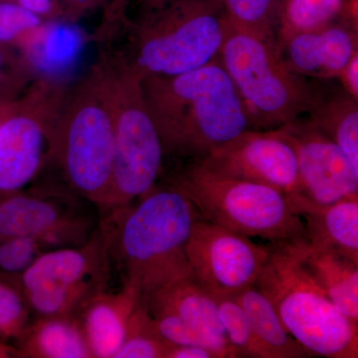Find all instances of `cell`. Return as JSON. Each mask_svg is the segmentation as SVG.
I'll list each match as a JSON object with an SVG mask.
<instances>
[{"mask_svg": "<svg viewBox=\"0 0 358 358\" xmlns=\"http://www.w3.org/2000/svg\"><path fill=\"white\" fill-rule=\"evenodd\" d=\"M214 173L301 195L296 152L282 129H249L195 160Z\"/></svg>", "mask_w": 358, "mask_h": 358, "instance_id": "obj_12", "label": "cell"}, {"mask_svg": "<svg viewBox=\"0 0 358 358\" xmlns=\"http://www.w3.org/2000/svg\"><path fill=\"white\" fill-rule=\"evenodd\" d=\"M305 263L334 305L358 324V263L334 252L313 250L308 243Z\"/></svg>", "mask_w": 358, "mask_h": 358, "instance_id": "obj_22", "label": "cell"}, {"mask_svg": "<svg viewBox=\"0 0 358 358\" xmlns=\"http://www.w3.org/2000/svg\"><path fill=\"white\" fill-rule=\"evenodd\" d=\"M18 338L24 357L93 358L78 317H38Z\"/></svg>", "mask_w": 358, "mask_h": 358, "instance_id": "obj_19", "label": "cell"}, {"mask_svg": "<svg viewBox=\"0 0 358 358\" xmlns=\"http://www.w3.org/2000/svg\"><path fill=\"white\" fill-rule=\"evenodd\" d=\"M280 129L296 152L301 196L319 205L358 197V171L333 141L305 117Z\"/></svg>", "mask_w": 358, "mask_h": 358, "instance_id": "obj_13", "label": "cell"}, {"mask_svg": "<svg viewBox=\"0 0 358 358\" xmlns=\"http://www.w3.org/2000/svg\"><path fill=\"white\" fill-rule=\"evenodd\" d=\"M231 296L243 308L257 338L273 358L312 357L287 331L271 301L254 285Z\"/></svg>", "mask_w": 358, "mask_h": 358, "instance_id": "obj_24", "label": "cell"}, {"mask_svg": "<svg viewBox=\"0 0 358 358\" xmlns=\"http://www.w3.org/2000/svg\"><path fill=\"white\" fill-rule=\"evenodd\" d=\"M171 346L157 333L141 298L129 320L124 343L114 358H166Z\"/></svg>", "mask_w": 358, "mask_h": 358, "instance_id": "obj_25", "label": "cell"}, {"mask_svg": "<svg viewBox=\"0 0 358 358\" xmlns=\"http://www.w3.org/2000/svg\"><path fill=\"white\" fill-rule=\"evenodd\" d=\"M109 247L100 227L86 243L49 250L20 275V292L38 317H78L90 301L106 291Z\"/></svg>", "mask_w": 358, "mask_h": 358, "instance_id": "obj_9", "label": "cell"}, {"mask_svg": "<svg viewBox=\"0 0 358 358\" xmlns=\"http://www.w3.org/2000/svg\"><path fill=\"white\" fill-rule=\"evenodd\" d=\"M253 129H274L307 117L319 93L289 69L272 31L229 24L218 56Z\"/></svg>", "mask_w": 358, "mask_h": 358, "instance_id": "obj_4", "label": "cell"}, {"mask_svg": "<svg viewBox=\"0 0 358 358\" xmlns=\"http://www.w3.org/2000/svg\"><path fill=\"white\" fill-rule=\"evenodd\" d=\"M143 300L150 313H169L228 343L215 296L192 275L157 289Z\"/></svg>", "mask_w": 358, "mask_h": 358, "instance_id": "obj_18", "label": "cell"}, {"mask_svg": "<svg viewBox=\"0 0 358 358\" xmlns=\"http://www.w3.org/2000/svg\"><path fill=\"white\" fill-rule=\"evenodd\" d=\"M115 117L107 70L75 92L56 120L52 154L71 189L100 210L112 178Z\"/></svg>", "mask_w": 358, "mask_h": 358, "instance_id": "obj_5", "label": "cell"}, {"mask_svg": "<svg viewBox=\"0 0 358 358\" xmlns=\"http://www.w3.org/2000/svg\"><path fill=\"white\" fill-rule=\"evenodd\" d=\"M169 183L209 222L271 243L306 239L305 224L289 197L271 186L222 176L197 162L176 171Z\"/></svg>", "mask_w": 358, "mask_h": 358, "instance_id": "obj_7", "label": "cell"}, {"mask_svg": "<svg viewBox=\"0 0 358 358\" xmlns=\"http://www.w3.org/2000/svg\"><path fill=\"white\" fill-rule=\"evenodd\" d=\"M30 102L0 117V197L20 192L52 154L56 120Z\"/></svg>", "mask_w": 358, "mask_h": 358, "instance_id": "obj_14", "label": "cell"}, {"mask_svg": "<svg viewBox=\"0 0 358 358\" xmlns=\"http://www.w3.org/2000/svg\"><path fill=\"white\" fill-rule=\"evenodd\" d=\"M336 79L341 82V89L358 101V52L343 68Z\"/></svg>", "mask_w": 358, "mask_h": 358, "instance_id": "obj_32", "label": "cell"}, {"mask_svg": "<svg viewBox=\"0 0 358 358\" xmlns=\"http://www.w3.org/2000/svg\"><path fill=\"white\" fill-rule=\"evenodd\" d=\"M215 299L228 343L236 350L238 357L273 358L257 338L241 306L232 296H215Z\"/></svg>", "mask_w": 358, "mask_h": 358, "instance_id": "obj_26", "label": "cell"}, {"mask_svg": "<svg viewBox=\"0 0 358 358\" xmlns=\"http://www.w3.org/2000/svg\"><path fill=\"white\" fill-rule=\"evenodd\" d=\"M66 6L70 11H83L90 7L96 6L101 0H64Z\"/></svg>", "mask_w": 358, "mask_h": 358, "instance_id": "obj_35", "label": "cell"}, {"mask_svg": "<svg viewBox=\"0 0 358 358\" xmlns=\"http://www.w3.org/2000/svg\"><path fill=\"white\" fill-rule=\"evenodd\" d=\"M46 251L43 245L32 237L0 238V270L21 275Z\"/></svg>", "mask_w": 358, "mask_h": 358, "instance_id": "obj_29", "label": "cell"}, {"mask_svg": "<svg viewBox=\"0 0 358 358\" xmlns=\"http://www.w3.org/2000/svg\"><path fill=\"white\" fill-rule=\"evenodd\" d=\"M343 18L357 20V0H275L272 31L280 43Z\"/></svg>", "mask_w": 358, "mask_h": 358, "instance_id": "obj_21", "label": "cell"}, {"mask_svg": "<svg viewBox=\"0 0 358 358\" xmlns=\"http://www.w3.org/2000/svg\"><path fill=\"white\" fill-rule=\"evenodd\" d=\"M115 117V150L109 192L101 217L126 210L155 186L164 145L143 96L141 77L126 62L107 71Z\"/></svg>", "mask_w": 358, "mask_h": 358, "instance_id": "obj_8", "label": "cell"}, {"mask_svg": "<svg viewBox=\"0 0 358 358\" xmlns=\"http://www.w3.org/2000/svg\"><path fill=\"white\" fill-rule=\"evenodd\" d=\"M229 24L257 31H272L275 0H214ZM273 32V31H272Z\"/></svg>", "mask_w": 358, "mask_h": 358, "instance_id": "obj_28", "label": "cell"}, {"mask_svg": "<svg viewBox=\"0 0 358 358\" xmlns=\"http://www.w3.org/2000/svg\"><path fill=\"white\" fill-rule=\"evenodd\" d=\"M143 1L147 4L148 8H152V7L159 6L160 2L164 1V0H143Z\"/></svg>", "mask_w": 358, "mask_h": 358, "instance_id": "obj_36", "label": "cell"}, {"mask_svg": "<svg viewBox=\"0 0 358 358\" xmlns=\"http://www.w3.org/2000/svg\"><path fill=\"white\" fill-rule=\"evenodd\" d=\"M150 10L126 61L141 79L176 76L218 58L229 23L214 0H164Z\"/></svg>", "mask_w": 358, "mask_h": 358, "instance_id": "obj_6", "label": "cell"}, {"mask_svg": "<svg viewBox=\"0 0 358 358\" xmlns=\"http://www.w3.org/2000/svg\"><path fill=\"white\" fill-rule=\"evenodd\" d=\"M268 246L200 217L186 247L192 275L215 296H231L255 285Z\"/></svg>", "mask_w": 358, "mask_h": 358, "instance_id": "obj_10", "label": "cell"}, {"mask_svg": "<svg viewBox=\"0 0 358 358\" xmlns=\"http://www.w3.org/2000/svg\"><path fill=\"white\" fill-rule=\"evenodd\" d=\"M141 84L164 155L195 162L251 129L218 58L176 76L145 78Z\"/></svg>", "mask_w": 358, "mask_h": 358, "instance_id": "obj_2", "label": "cell"}, {"mask_svg": "<svg viewBox=\"0 0 358 358\" xmlns=\"http://www.w3.org/2000/svg\"><path fill=\"white\" fill-rule=\"evenodd\" d=\"M26 43L28 60L48 76L65 74L81 55L84 36L76 25L66 22L39 26Z\"/></svg>", "mask_w": 358, "mask_h": 358, "instance_id": "obj_20", "label": "cell"}, {"mask_svg": "<svg viewBox=\"0 0 358 358\" xmlns=\"http://www.w3.org/2000/svg\"><path fill=\"white\" fill-rule=\"evenodd\" d=\"M41 25L40 17L13 1L0 0V42L10 43Z\"/></svg>", "mask_w": 358, "mask_h": 358, "instance_id": "obj_31", "label": "cell"}, {"mask_svg": "<svg viewBox=\"0 0 358 358\" xmlns=\"http://www.w3.org/2000/svg\"><path fill=\"white\" fill-rule=\"evenodd\" d=\"M287 66L305 78L336 79L358 52L357 20L343 18L280 42Z\"/></svg>", "mask_w": 358, "mask_h": 358, "instance_id": "obj_15", "label": "cell"}, {"mask_svg": "<svg viewBox=\"0 0 358 358\" xmlns=\"http://www.w3.org/2000/svg\"><path fill=\"white\" fill-rule=\"evenodd\" d=\"M305 119L333 141L358 171V101L343 89L326 96L319 94Z\"/></svg>", "mask_w": 358, "mask_h": 358, "instance_id": "obj_23", "label": "cell"}, {"mask_svg": "<svg viewBox=\"0 0 358 358\" xmlns=\"http://www.w3.org/2000/svg\"><path fill=\"white\" fill-rule=\"evenodd\" d=\"M200 217L185 193L169 183L155 186L121 213L101 217L99 227L124 282L145 299L192 275L186 247Z\"/></svg>", "mask_w": 358, "mask_h": 358, "instance_id": "obj_1", "label": "cell"}, {"mask_svg": "<svg viewBox=\"0 0 358 358\" xmlns=\"http://www.w3.org/2000/svg\"><path fill=\"white\" fill-rule=\"evenodd\" d=\"M98 226L87 207L65 193L20 190L0 197V238L32 237L49 251L81 246Z\"/></svg>", "mask_w": 358, "mask_h": 358, "instance_id": "obj_11", "label": "cell"}, {"mask_svg": "<svg viewBox=\"0 0 358 358\" xmlns=\"http://www.w3.org/2000/svg\"><path fill=\"white\" fill-rule=\"evenodd\" d=\"M307 240L275 242L254 286L312 357H358V324L329 300L305 263Z\"/></svg>", "mask_w": 358, "mask_h": 358, "instance_id": "obj_3", "label": "cell"}, {"mask_svg": "<svg viewBox=\"0 0 358 358\" xmlns=\"http://www.w3.org/2000/svg\"><path fill=\"white\" fill-rule=\"evenodd\" d=\"M141 300L140 289L124 282L120 291L101 292L89 301L79 320L93 358H114Z\"/></svg>", "mask_w": 358, "mask_h": 358, "instance_id": "obj_17", "label": "cell"}, {"mask_svg": "<svg viewBox=\"0 0 358 358\" xmlns=\"http://www.w3.org/2000/svg\"><path fill=\"white\" fill-rule=\"evenodd\" d=\"M294 211L306 220L310 248L329 251L358 263V197L334 203H313L301 195L289 197Z\"/></svg>", "mask_w": 358, "mask_h": 358, "instance_id": "obj_16", "label": "cell"}, {"mask_svg": "<svg viewBox=\"0 0 358 358\" xmlns=\"http://www.w3.org/2000/svg\"><path fill=\"white\" fill-rule=\"evenodd\" d=\"M28 310L21 292L0 282V336L18 338L28 326Z\"/></svg>", "mask_w": 358, "mask_h": 358, "instance_id": "obj_30", "label": "cell"}, {"mask_svg": "<svg viewBox=\"0 0 358 358\" xmlns=\"http://www.w3.org/2000/svg\"><path fill=\"white\" fill-rule=\"evenodd\" d=\"M13 1L36 14L39 17L50 13L54 6V0H13Z\"/></svg>", "mask_w": 358, "mask_h": 358, "instance_id": "obj_34", "label": "cell"}, {"mask_svg": "<svg viewBox=\"0 0 358 358\" xmlns=\"http://www.w3.org/2000/svg\"><path fill=\"white\" fill-rule=\"evenodd\" d=\"M2 62H3V59H2L1 53H0V69H1L2 67Z\"/></svg>", "mask_w": 358, "mask_h": 358, "instance_id": "obj_37", "label": "cell"}, {"mask_svg": "<svg viewBox=\"0 0 358 358\" xmlns=\"http://www.w3.org/2000/svg\"><path fill=\"white\" fill-rule=\"evenodd\" d=\"M166 358H223V355L204 346L171 345Z\"/></svg>", "mask_w": 358, "mask_h": 358, "instance_id": "obj_33", "label": "cell"}, {"mask_svg": "<svg viewBox=\"0 0 358 358\" xmlns=\"http://www.w3.org/2000/svg\"><path fill=\"white\" fill-rule=\"evenodd\" d=\"M150 315L157 333L171 345L204 346L220 352L223 358L238 357L236 350L229 343L203 333L173 315L150 313Z\"/></svg>", "mask_w": 358, "mask_h": 358, "instance_id": "obj_27", "label": "cell"}]
</instances>
